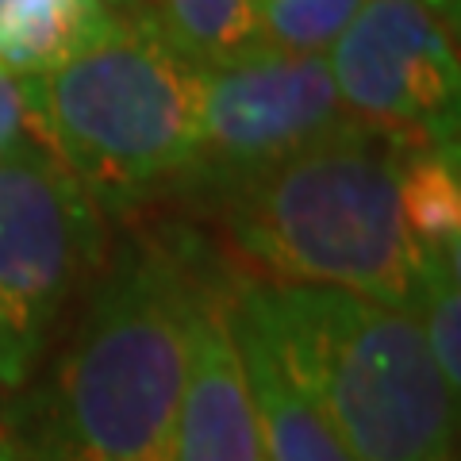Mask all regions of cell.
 I'll use <instances>...</instances> for the list:
<instances>
[{"label":"cell","instance_id":"cell-1","mask_svg":"<svg viewBox=\"0 0 461 461\" xmlns=\"http://www.w3.org/2000/svg\"><path fill=\"white\" fill-rule=\"evenodd\" d=\"M239 269L189 223L131 230L108 250L77 330L0 435L39 461H173L200 300Z\"/></svg>","mask_w":461,"mask_h":461},{"label":"cell","instance_id":"cell-2","mask_svg":"<svg viewBox=\"0 0 461 461\" xmlns=\"http://www.w3.org/2000/svg\"><path fill=\"white\" fill-rule=\"evenodd\" d=\"M408 142L366 123L312 142L285 162L185 200L235 269L273 285H330L408 308L415 250L400 215Z\"/></svg>","mask_w":461,"mask_h":461},{"label":"cell","instance_id":"cell-3","mask_svg":"<svg viewBox=\"0 0 461 461\" xmlns=\"http://www.w3.org/2000/svg\"><path fill=\"white\" fill-rule=\"evenodd\" d=\"M230 312L247 320L354 461H435L454 450L457 393L415 315L330 285L242 277Z\"/></svg>","mask_w":461,"mask_h":461},{"label":"cell","instance_id":"cell-4","mask_svg":"<svg viewBox=\"0 0 461 461\" xmlns=\"http://www.w3.org/2000/svg\"><path fill=\"white\" fill-rule=\"evenodd\" d=\"M204 74L162 35L147 5L115 12L81 54L20 77L27 131L100 212L131 215L166 200L189 169Z\"/></svg>","mask_w":461,"mask_h":461},{"label":"cell","instance_id":"cell-5","mask_svg":"<svg viewBox=\"0 0 461 461\" xmlns=\"http://www.w3.org/2000/svg\"><path fill=\"white\" fill-rule=\"evenodd\" d=\"M108 262V223L42 142L0 150V388L35 377L74 296Z\"/></svg>","mask_w":461,"mask_h":461},{"label":"cell","instance_id":"cell-6","mask_svg":"<svg viewBox=\"0 0 461 461\" xmlns=\"http://www.w3.org/2000/svg\"><path fill=\"white\" fill-rule=\"evenodd\" d=\"M350 123L357 120L342 104L327 58L254 47L204 74L196 150L169 196L185 204L227 189Z\"/></svg>","mask_w":461,"mask_h":461},{"label":"cell","instance_id":"cell-7","mask_svg":"<svg viewBox=\"0 0 461 461\" xmlns=\"http://www.w3.org/2000/svg\"><path fill=\"white\" fill-rule=\"evenodd\" d=\"M346 112L408 147H457L454 20L423 0H366L327 50Z\"/></svg>","mask_w":461,"mask_h":461},{"label":"cell","instance_id":"cell-8","mask_svg":"<svg viewBox=\"0 0 461 461\" xmlns=\"http://www.w3.org/2000/svg\"><path fill=\"white\" fill-rule=\"evenodd\" d=\"M239 281L242 277H227L208 288L196 308L173 461H269L227 327V296Z\"/></svg>","mask_w":461,"mask_h":461},{"label":"cell","instance_id":"cell-9","mask_svg":"<svg viewBox=\"0 0 461 461\" xmlns=\"http://www.w3.org/2000/svg\"><path fill=\"white\" fill-rule=\"evenodd\" d=\"M227 327L242 362V377H247L258 427H262L266 457L269 461H354L339 442V435L330 430L327 415L300 393L296 381L269 354V346L258 339V330L247 320H239L230 304H227Z\"/></svg>","mask_w":461,"mask_h":461},{"label":"cell","instance_id":"cell-10","mask_svg":"<svg viewBox=\"0 0 461 461\" xmlns=\"http://www.w3.org/2000/svg\"><path fill=\"white\" fill-rule=\"evenodd\" d=\"M112 23L100 0H0V69L32 77L62 66Z\"/></svg>","mask_w":461,"mask_h":461},{"label":"cell","instance_id":"cell-11","mask_svg":"<svg viewBox=\"0 0 461 461\" xmlns=\"http://www.w3.org/2000/svg\"><path fill=\"white\" fill-rule=\"evenodd\" d=\"M400 215L420 258H457L461 242V177L457 147H403Z\"/></svg>","mask_w":461,"mask_h":461},{"label":"cell","instance_id":"cell-12","mask_svg":"<svg viewBox=\"0 0 461 461\" xmlns=\"http://www.w3.org/2000/svg\"><path fill=\"white\" fill-rule=\"evenodd\" d=\"M162 35L200 69L258 47V0H147Z\"/></svg>","mask_w":461,"mask_h":461},{"label":"cell","instance_id":"cell-13","mask_svg":"<svg viewBox=\"0 0 461 461\" xmlns=\"http://www.w3.org/2000/svg\"><path fill=\"white\" fill-rule=\"evenodd\" d=\"M366 0H258V47L323 58Z\"/></svg>","mask_w":461,"mask_h":461},{"label":"cell","instance_id":"cell-14","mask_svg":"<svg viewBox=\"0 0 461 461\" xmlns=\"http://www.w3.org/2000/svg\"><path fill=\"white\" fill-rule=\"evenodd\" d=\"M408 308L420 315V330L446 384L457 393L461 381V296H457V258H420Z\"/></svg>","mask_w":461,"mask_h":461},{"label":"cell","instance_id":"cell-15","mask_svg":"<svg viewBox=\"0 0 461 461\" xmlns=\"http://www.w3.org/2000/svg\"><path fill=\"white\" fill-rule=\"evenodd\" d=\"M27 131V104H23V85L0 69V150L16 142Z\"/></svg>","mask_w":461,"mask_h":461},{"label":"cell","instance_id":"cell-16","mask_svg":"<svg viewBox=\"0 0 461 461\" xmlns=\"http://www.w3.org/2000/svg\"><path fill=\"white\" fill-rule=\"evenodd\" d=\"M0 461H39V457H35V454H27L23 446H16L12 438L0 435Z\"/></svg>","mask_w":461,"mask_h":461},{"label":"cell","instance_id":"cell-17","mask_svg":"<svg viewBox=\"0 0 461 461\" xmlns=\"http://www.w3.org/2000/svg\"><path fill=\"white\" fill-rule=\"evenodd\" d=\"M423 5H430L446 20H457V0H423Z\"/></svg>","mask_w":461,"mask_h":461},{"label":"cell","instance_id":"cell-18","mask_svg":"<svg viewBox=\"0 0 461 461\" xmlns=\"http://www.w3.org/2000/svg\"><path fill=\"white\" fill-rule=\"evenodd\" d=\"M100 5H112V8H142V5H147V0H100Z\"/></svg>","mask_w":461,"mask_h":461},{"label":"cell","instance_id":"cell-19","mask_svg":"<svg viewBox=\"0 0 461 461\" xmlns=\"http://www.w3.org/2000/svg\"><path fill=\"white\" fill-rule=\"evenodd\" d=\"M435 461H457V457H454V450H450V454H442V457H435Z\"/></svg>","mask_w":461,"mask_h":461}]
</instances>
